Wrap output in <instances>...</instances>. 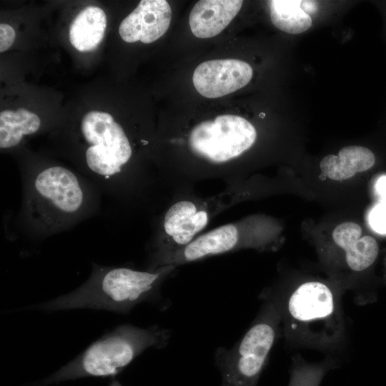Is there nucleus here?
I'll return each mask as SVG.
<instances>
[{
    "label": "nucleus",
    "mask_w": 386,
    "mask_h": 386,
    "mask_svg": "<svg viewBox=\"0 0 386 386\" xmlns=\"http://www.w3.org/2000/svg\"><path fill=\"white\" fill-rule=\"evenodd\" d=\"M21 202L15 218L19 233L42 240L95 215L99 189L79 172L49 162L21 167Z\"/></svg>",
    "instance_id": "obj_1"
},
{
    "label": "nucleus",
    "mask_w": 386,
    "mask_h": 386,
    "mask_svg": "<svg viewBox=\"0 0 386 386\" xmlns=\"http://www.w3.org/2000/svg\"><path fill=\"white\" fill-rule=\"evenodd\" d=\"M177 269L166 265L139 270L93 263L90 276L80 287L34 307L47 312L93 309L125 314L140 303L160 299L162 285Z\"/></svg>",
    "instance_id": "obj_2"
},
{
    "label": "nucleus",
    "mask_w": 386,
    "mask_h": 386,
    "mask_svg": "<svg viewBox=\"0 0 386 386\" xmlns=\"http://www.w3.org/2000/svg\"><path fill=\"white\" fill-rule=\"evenodd\" d=\"M246 194L242 182L209 197H199L192 189L172 192L169 203L153 222L146 269H157L162 259L189 244L217 215L240 202Z\"/></svg>",
    "instance_id": "obj_3"
},
{
    "label": "nucleus",
    "mask_w": 386,
    "mask_h": 386,
    "mask_svg": "<svg viewBox=\"0 0 386 386\" xmlns=\"http://www.w3.org/2000/svg\"><path fill=\"white\" fill-rule=\"evenodd\" d=\"M171 332L159 326L142 328L121 325L105 333L84 352L34 386H46L82 377H111L120 373L149 348H163Z\"/></svg>",
    "instance_id": "obj_4"
},
{
    "label": "nucleus",
    "mask_w": 386,
    "mask_h": 386,
    "mask_svg": "<svg viewBox=\"0 0 386 386\" xmlns=\"http://www.w3.org/2000/svg\"><path fill=\"white\" fill-rule=\"evenodd\" d=\"M266 297L276 305L288 337L318 346L330 345L342 337L339 298L326 284L309 281L284 298Z\"/></svg>",
    "instance_id": "obj_5"
},
{
    "label": "nucleus",
    "mask_w": 386,
    "mask_h": 386,
    "mask_svg": "<svg viewBox=\"0 0 386 386\" xmlns=\"http://www.w3.org/2000/svg\"><path fill=\"white\" fill-rule=\"evenodd\" d=\"M281 317L276 305L266 297L260 313L232 347H219L215 362L222 386H257L277 339Z\"/></svg>",
    "instance_id": "obj_6"
},
{
    "label": "nucleus",
    "mask_w": 386,
    "mask_h": 386,
    "mask_svg": "<svg viewBox=\"0 0 386 386\" xmlns=\"http://www.w3.org/2000/svg\"><path fill=\"white\" fill-rule=\"evenodd\" d=\"M252 222L244 219L202 233L187 246L162 259L158 268L166 265L178 267L213 256L257 246L261 239L255 237Z\"/></svg>",
    "instance_id": "obj_7"
},
{
    "label": "nucleus",
    "mask_w": 386,
    "mask_h": 386,
    "mask_svg": "<svg viewBox=\"0 0 386 386\" xmlns=\"http://www.w3.org/2000/svg\"><path fill=\"white\" fill-rule=\"evenodd\" d=\"M252 73L251 66L242 60H210L197 66L192 81L201 95L218 98L246 86L251 80Z\"/></svg>",
    "instance_id": "obj_8"
},
{
    "label": "nucleus",
    "mask_w": 386,
    "mask_h": 386,
    "mask_svg": "<svg viewBox=\"0 0 386 386\" xmlns=\"http://www.w3.org/2000/svg\"><path fill=\"white\" fill-rule=\"evenodd\" d=\"M172 10L165 0H142L119 25V33L128 43L140 41L149 44L167 31Z\"/></svg>",
    "instance_id": "obj_9"
},
{
    "label": "nucleus",
    "mask_w": 386,
    "mask_h": 386,
    "mask_svg": "<svg viewBox=\"0 0 386 386\" xmlns=\"http://www.w3.org/2000/svg\"><path fill=\"white\" fill-rule=\"evenodd\" d=\"M361 227L354 222L337 225L332 232L335 243L345 252L347 266L355 272L370 267L377 259L379 244L371 235H362Z\"/></svg>",
    "instance_id": "obj_10"
},
{
    "label": "nucleus",
    "mask_w": 386,
    "mask_h": 386,
    "mask_svg": "<svg viewBox=\"0 0 386 386\" xmlns=\"http://www.w3.org/2000/svg\"><path fill=\"white\" fill-rule=\"evenodd\" d=\"M242 0H202L195 4L189 19L192 34L210 38L222 31L239 11Z\"/></svg>",
    "instance_id": "obj_11"
},
{
    "label": "nucleus",
    "mask_w": 386,
    "mask_h": 386,
    "mask_svg": "<svg viewBox=\"0 0 386 386\" xmlns=\"http://www.w3.org/2000/svg\"><path fill=\"white\" fill-rule=\"evenodd\" d=\"M377 164L375 153L362 146H347L339 151L338 156L329 154L320 162V169L331 179L342 181L356 173L371 169Z\"/></svg>",
    "instance_id": "obj_12"
},
{
    "label": "nucleus",
    "mask_w": 386,
    "mask_h": 386,
    "mask_svg": "<svg viewBox=\"0 0 386 386\" xmlns=\"http://www.w3.org/2000/svg\"><path fill=\"white\" fill-rule=\"evenodd\" d=\"M106 27L107 16L104 10L97 6H87L71 24L70 42L79 51H93L102 41Z\"/></svg>",
    "instance_id": "obj_13"
},
{
    "label": "nucleus",
    "mask_w": 386,
    "mask_h": 386,
    "mask_svg": "<svg viewBox=\"0 0 386 386\" xmlns=\"http://www.w3.org/2000/svg\"><path fill=\"white\" fill-rule=\"evenodd\" d=\"M41 120L34 113L25 109L5 110L0 113V147L9 149L20 144L26 136L36 134Z\"/></svg>",
    "instance_id": "obj_14"
},
{
    "label": "nucleus",
    "mask_w": 386,
    "mask_h": 386,
    "mask_svg": "<svg viewBox=\"0 0 386 386\" xmlns=\"http://www.w3.org/2000/svg\"><path fill=\"white\" fill-rule=\"evenodd\" d=\"M300 0L269 1L270 18L277 29L289 34H300L312 25V18L300 6Z\"/></svg>",
    "instance_id": "obj_15"
},
{
    "label": "nucleus",
    "mask_w": 386,
    "mask_h": 386,
    "mask_svg": "<svg viewBox=\"0 0 386 386\" xmlns=\"http://www.w3.org/2000/svg\"><path fill=\"white\" fill-rule=\"evenodd\" d=\"M331 365L329 362L310 363L295 357L292 360L288 386H320Z\"/></svg>",
    "instance_id": "obj_16"
},
{
    "label": "nucleus",
    "mask_w": 386,
    "mask_h": 386,
    "mask_svg": "<svg viewBox=\"0 0 386 386\" xmlns=\"http://www.w3.org/2000/svg\"><path fill=\"white\" fill-rule=\"evenodd\" d=\"M369 224L373 231L386 235V203L377 202L368 215Z\"/></svg>",
    "instance_id": "obj_17"
},
{
    "label": "nucleus",
    "mask_w": 386,
    "mask_h": 386,
    "mask_svg": "<svg viewBox=\"0 0 386 386\" xmlns=\"http://www.w3.org/2000/svg\"><path fill=\"white\" fill-rule=\"evenodd\" d=\"M15 39L14 29L9 24H0V51H6Z\"/></svg>",
    "instance_id": "obj_18"
},
{
    "label": "nucleus",
    "mask_w": 386,
    "mask_h": 386,
    "mask_svg": "<svg viewBox=\"0 0 386 386\" xmlns=\"http://www.w3.org/2000/svg\"><path fill=\"white\" fill-rule=\"evenodd\" d=\"M374 194L377 202L386 203V174L377 177L374 183Z\"/></svg>",
    "instance_id": "obj_19"
},
{
    "label": "nucleus",
    "mask_w": 386,
    "mask_h": 386,
    "mask_svg": "<svg viewBox=\"0 0 386 386\" xmlns=\"http://www.w3.org/2000/svg\"><path fill=\"white\" fill-rule=\"evenodd\" d=\"M300 6L310 16L318 10V5L315 1H301Z\"/></svg>",
    "instance_id": "obj_20"
},
{
    "label": "nucleus",
    "mask_w": 386,
    "mask_h": 386,
    "mask_svg": "<svg viewBox=\"0 0 386 386\" xmlns=\"http://www.w3.org/2000/svg\"><path fill=\"white\" fill-rule=\"evenodd\" d=\"M109 386H122L117 380H113Z\"/></svg>",
    "instance_id": "obj_21"
},
{
    "label": "nucleus",
    "mask_w": 386,
    "mask_h": 386,
    "mask_svg": "<svg viewBox=\"0 0 386 386\" xmlns=\"http://www.w3.org/2000/svg\"><path fill=\"white\" fill-rule=\"evenodd\" d=\"M264 115H265V114H264V113H261V114H259V116H260L261 117H262V118L264 117Z\"/></svg>",
    "instance_id": "obj_22"
}]
</instances>
